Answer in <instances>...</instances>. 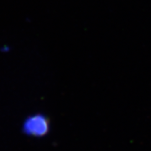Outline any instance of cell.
<instances>
[{"label": "cell", "mask_w": 151, "mask_h": 151, "mask_svg": "<svg viewBox=\"0 0 151 151\" xmlns=\"http://www.w3.org/2000/svg\"><path fill=\"white\" fill-rule=\"evenodd\" d=\"M50 119L48 116L41 113L29 115L24 119L21 125L22 134L35 139H43L50 134Z\"/></svg>", "instance_id": "obj_1"}]
</instances>
